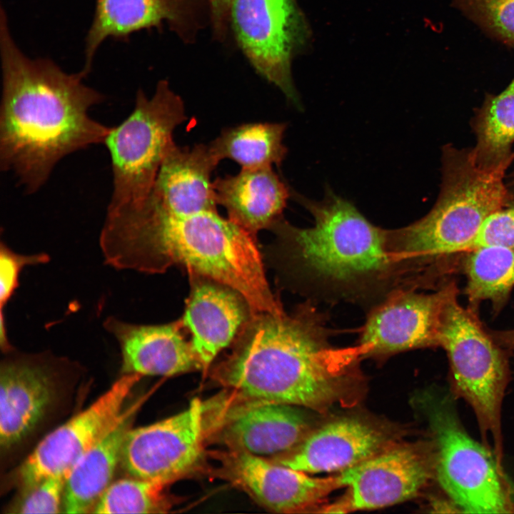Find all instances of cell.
Instances as JSON below:
<instances>
[{"label":"cell","instance_id":"cell-11","mask_svg":"<svg viewBox=\"0 0 514 514\" xmlns=\"http://www.w3.org/2000/svg\"><path fill=\"white\" fill-rule=\"evenodd\" d=\"M142 376L123 374L94 403L47 434L19 467L23 491L49 476L67 475L76 462L116 423Z\"/></svg>","mask_w":514,"mask_h":514},{"label":"cell","instance_id":"cell-15","mask_svg":"<svg viewBox=\"0 0 514 514\" xmlns=\"http://www.w3.org/2000/svg\"><path fill=\"white\" fill-rule=\"evenodd\" d=\"M191 289L181 321L191 335L192 350L206 370L221 350L233 342L252 311L232 288L189 274Z\"/></svg>","mask_w":514,"mask_h":514},{"label":"cell","instance_id":"cell-21","mask_svg":"<svg viewBox=\"0 0 514 514\" xmlns=\"http://www.w3.org/2000/svg\"><path fill=\"white\" fill-rule=\"evenodd\" d=\"M217 204L228 218L256 233L282 216L291 190L271 166L242 168L234 176L218 177L213 182Z\"/></svg>","mask_w":514,"mask_h":514},{"label":"cell","instance_id":"cell-9","mask_svg":"<svg viewBox=\"0 0 514 514\" xmlns=\"http://www.w3.org/2000/svg\"><path fill=\"white\" fill-rule=\"evenodd\" d=\"M205 408L197 398L182 412L126 433L119 465L128 476L168 485L190 472L203 452Z\"/></svg>","mask_w":514,"mask_h":514},{"label":"cell","instance_id":"cell-14","mask_svg":"<svg viewBox=\"0 0 514 514\" xmlns=\"http://www.w3.org/2000/svg\"><path fill=\"white\" fill-rule=\"evenodd\" d=\"M220 458V471L224 478L278 513L304 511L339 487L337 476L313 478L245 452L230 450Z\"/></svg>","mask_w":514,"mask_h":514},{"label":"cell","instance_id":"cell-3","mask_svg":"<svg viewBox=\"0 0 514 514\" xmlns=\"http://www.w3.org/2000/svg\"><path fill=\"white\" fill-rule=\"evenodd\" d=\"M332 331L308 299L289 313H252L216 376L248 401L325 410L341 399L361 356L358 346H334Z\"/></svg>","mask_w":514,"mask_h":514},{"label":"cell","instance_id":"cell-20","mask_svg":"<svg viewBox=\"0 0 514 514\" xmlns=\"http://www.w3.org/2000/svg\"><path fill=\"white\" fill-rule=\"evenodd\" d=\"M0 389V444L7 449L25 438L43 418L54 387L44 367L27 361H10L1 365Z\"/></svg>","mask_w":514,"mask_h":514},{"label":"cell","instance_id":"cell-22","mask_svg":"<svg viewBox=\"0 0 514 514\" xmlns=\"http://www.w3.org/2000/svg\"><path fill=\"white\" fill-rule=\"evenodd\" d=\"M139 399L124 408L111 428L91 447L69 471L65 484L63 513H92L112 483L120 462L123 442L142 404Z\"/></svg>","mask_w":514,"mask_h":514},{"label":"cell","instance_id":"cell-25","mask_svg":"<svg viewBox=\"0 0 514 514\" xmlns=\"http://www.w3.org/2000/svg\"><path fill=\"white\" fill-rule=\"evenodd\" d=\"M475 147L470 151L475 162L494 165L506 160L513 153L514 79L498 95H489L475 120Z\"/></svg>","mask_w":514,"mask_h":514},{"label":"cell","instance_id":"cell-23","mask_svg":"<svg viewBox=\"0 0 514 514\" xmlns=\"http://www.w3.org/2000/svg\"><path fill=\"white\" fill-rule=\"evenodd\" d=\"M286 128L283 123L241 124L224 129L209 146L219 161L231 159L242 168L280 166L287 153Z\"/></svg>","mask_w":514,"mask_h":514},{"label":"cell","instance_id":"cell-28","mask_svg":"<svg viewBox=\"0 0 514 514\" xmlns=\"http://www.w3.org/2000/svg\"><path fill=\"white\" fill-rule=\"evenodd\" d=\"M49 261V256L46 253L21 255L12 251L1 243L0 249V343L2 350L8 351L11 349V345L6 336L4 308L18 287L19 276L21 270L26 266L45 263Z\"/></svg>","mask_w":514,"mask_h":514},{"label":"cell","instance_id":"cell-6","mask_svg":"<svg viewBox=\"0 0 514 514\" xmlns=\"http://www.w3.org/2000/svg\"><path fill=\"white\" fill-rule=\"evenodd\" d=\"M186 119L184 104L166 80L148 98L138 90L130 115L111 127L103 143L111 161L113 191L107 211L134 206L148 195L175 143L173 133Z\"/></svg>","mask_w":514,"mask_h":514},{"label":"cell","instance_id":"cell-1","mask_svg":"<svg viewBox=\"0 0 514 514\" xmlns=\"http://www.w3.org/2000/svg\"><path fill=\"white\" fill-rule=\"evenodd\" d=\"M99 243L114 268L160 273L178 266L232 288L253 313L283 311L266 277L256 236L216 206L174 209L146 197L107 211Z\"/></svg>","mask_w":514,"mask_h":514},{"label":"cell","instance_id":"cell-32","mask_svg":"<svg viewBox=\"0 0 514 514\" xmlns=\"http://www.w3.org/2000/svg\"><path fill=\"white\" fill-rule=\"evenodd\" d=\"M490 335L498 344L514 350V329L492 331Z\"/></svg>","mask_w":514,"mask_h":514},{"label":"cell","instance_id":"cell-7","mask_svg":"<svg viewBox=\"0 0 514 514\" xmlns=\"http://www.w3.org/2000/svg\"><path fill=\"white\" fill-rule=\"evenodd\" d=\"M425 401L435 444V476L452 502L463 513H513L499 463L463 428L451 401L447 398Z\"/></svg>","mask_w":514,"mask_h":514},{"label":"cell","instance_id":"cell-8","mask_svg":"<svg viewBox=\"0 0 514 514\" xmlns=\"http://www.w3.org/2000/svg\"><path fill=\"white\" fill-rule=\"evenodd\" d=\"M457 288L440 313L438 346L447 352L457 395L473 408L481 428L500 441V412L508 381V365L498 343L482 328L474 312L458 302Z\"/></svg>","mask_w":514,"mask_h":514},{"label":"cell","instance_id":"cell-19","mask_svg":"<svg viewBox=\"0 0 514 514\" xmlns=\"http://www.w3.org/2000/svg\"><path fill=\"white\" fill-rule=\"evenodd\" d=\"M308 429L307 418L294 405L248 401L228 415L221 436L230 450L263 457L297 447Z\"/></svg>","mask_w":514,"mask_h":514},{"label":"cell","instance_id":"cell-17","mask_svg":"<svg viewBox=\"0 0 514 514\" xmlns=\"http://www.w3.org/2000/svg\"><path fill=\"white\" fill-rule=\"evenodd\" d=\"M192 0H96L95 12L85 40L82 71L89 74L95 55L108 38L125 39L145 29L168 23L182 37L191 36Z\"/></svg>","mask_w":514,"mask_h":514},{"label":"cell","instance_id":"cell-5","mask_svg":"<svg viewBox=\"0 0 514 514\" xmlns=\"http://www.w3.org/2000/svg\"><path fill=\"white\" fill-rule=\"evenodd\" d=\"M444 156L443 181L433 208L407 226L388 230V248L404 287L423 286L441 257L466 251L485 219L512 196L503 179L514 152L489 166L475 162L470 151L447 148Z\"/></svg>","mask_w":514,"mask_h":514},{"label":"cell","instance_id":"cell-16","mask_svg":"<svg viewBox=\"0 0 514 514\" xmlns=\"http://www.w3.org/2000/svg\"><path fill=\"white\" fill-rule=\"evenodd\" d=\"M104 326L120 346L123 374L171 376L201 368L181 319L138 325L109 317Z\"/></svg>","mask_w":514,"mask_h":514},{"label":"cell","instance_id":"cell-27","mask_svg":"<svg viewBox=\"0 0 514 514\" xmlns=\"http://www.w3.org/2000/svg\"><path fill=\"white\" fill-rule=\"evenodd\" d=\"M451 6L485 34L514 49V0H451Z\"/></svg>","mask_w":514,"mask_h":514},{"label":"cell","instance_id":"cell-29","mask_svg":"<svg viewBox=\"0 0 514 514\" xmlns=\"http://www.w3.org/2000/svg\"><path fill=\"white\" fill-rule=\"evenodd\" d=\"M66 478V475L49 476L23 491L14 512L24 514L62 513Z\"/></svg>","mask_w":514,"mask_h":514},{"label":"cell","instance_id":"cell-26","mask_svg":"<svg viewBox=\"0 0 514 514\" xmlns=\"http://www.w3.org/2000/svg\"><path fill=\"white\" fill-rule=\"evenodd\" d=\"M166 485L129 476L109 485L92 513H161L171 508Z\"/></svg>","mask_w":514,"mask_h":514},{"label":"cell","instance_id":"cell-12","mask_svg":"<svg viewBox=\"0 0 514 514\" xmlns=\"http://www.w3.org/2000/svg\"><path fill=\"white\" fill-rule=\"evenodd\" d=\"M455 283L432 293L398 289L368 311L358 348L361 356H386L438 346L443 306Z\"/></svg>","mask_w":514,"mask_h":514},{"label":"cell","instance_id":"cell-10","mask_svg":"<svg viewBox=\"0 0 514 514\" xmlns=\"http://www.w3.org/2000/svg\"><path fill=\"white\" fill-rule=\"evenodd\" d=\"M229 24L258 74L301 109L291 72L298 36V18L293 0H231Z\"/></svg>","mask_w":514,"mask_h":514},{"label":"cell","instance_id":"cell-30","mask_svg":"<svg viewBox=\"0 0 514 514\" xmlns=\"http://www.w3.org/2000/svg\"><path fill=\"white\" fill-rule=\"evenodd\" d=\"M501 246L514 249V197L491 213L480 226L466 252L483 246Z\"/></svg>","mask_w":514,"mask_h":514},{"label":"cell","instance_id":"cell-31","mask_svg":"<svg viewBox=\"0 0 514 514\" xmlns=\"http://www.w3.org/2000/svg\"><path fill=\"white\" fill-rule=\"evenodd\" d=\"M213 30L222 39L226 34L229 24V9L231 0H206Z\"/></svg>","mask_w":514,"mask_h":514},{"label":"cell","instance_id":"cell-18","mask_svg":"<svg viewBox=\"0 0 514 514\" xmlns=\"http://www.w3.org/2000/svg\"><path fill=\"white\" fill-rule=\"evenodd\" d=\"M383 434L356 418L330 422L305 437L277 463L308 474L341 472L380 452Z\"/></svg>","mask_w":514,"mask_h":514},{"label":"cell","instance_id":"cell-24","mask_svg":"<svg viewBox=\"0 0 514 514\" xmlns=\"http://www.w3.org/2000/svg\"><path fill=\"white\" fill-rule=\"evenodd\" d=\"M463 268L468 283L465 293L470 310L490 300L502 305L514 286V249L483 246L467 251Z\"/></svg>","mask_w":514,"mask_h":514},{"label":"cell","instance_id":"cell-4","mask_svg":"<svg viewBox=\"0 0 514 514\" xmlns=\"http://www.w3.org/2000/svg\"><path fill=\"white\" fill-rule=\"evenodd\" d=\"M291 196L314 218L313 226L298 228L281 216L269 228L276 234L273 263L291 288L312 301L353 303L368 311L402 288L387 229L329 188L320 201L293 190Z\"/></svg>","mask_w":514,"mask_h":514},{"label":"cell","instance_id":"cell-13","mask_svg":"<svg viewBox=\"0 0 514 514\" xmlns=\"http://www.w3.org/2000/svg\"><path fill=\"white\" fill-rule=\"evenodd\" d=\"M428 463L411 447L381 450L339 473V486L348 488L335 512L371 510L399 503L415 496L430 475Z\"/></svg>","mask_w":514,"mask_h":514},{"label":"cell","instance_id":"cell-2","mask_svg":"<svg viewBox=\"0 0 514 514\" xmlns=\"http://www.w3.org/2000/svg\"><path fill=\"white\" fill-rule=\"evenodd\" d=\"M0 54V167L32 193L63 158L103 143L111 127L89 111L104 96L84 83L82 70L69 74L49 59L27 56L13 39L2 7Z\"/></svg>","mask_w":514,"mask_h":514}]
</instances>
